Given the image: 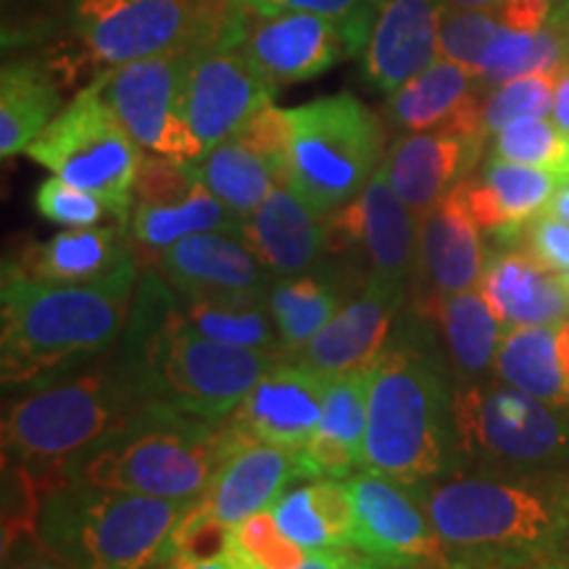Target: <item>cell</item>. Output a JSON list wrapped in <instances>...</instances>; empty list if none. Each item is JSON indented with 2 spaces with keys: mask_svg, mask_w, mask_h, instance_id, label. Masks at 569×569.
Here are the masks:
<instances>
[{
  "mask_svg": "<svg viewBox=\"0 0 569 569\" xmlns=\"http://www.w3.org/2000/svg\"><path fill=\"white\" fill-rule=\"evenodd\" d=\"M478 224L461 201L459 184L443 201L419 217L417 267L409 284V303H432L438 298L478 288L488 251Z\"/></svg>",
  "mask_w": 569,
  "mask_h": 569,
  "instance_id": "obj_19",
  "label": "cell"
},
{
  "mask_svg": "<svg viewBox=\"0 0 569 569\" xmlns=\"http://www.w3.org/2000/svg\"><path fill=\"white\" fill-rule=\"evenodd\" d=\"M246 13L222 38L193 48L184 71V122L203 156L243 127L256 111L274 103L277 90L243 46Z\"/></svg>",
  "mask_w": 569,
  "mask_h": 569,
  "instance_id": "obj_12",
  "label": "cell"
},
{
  "mask_svg": "<svg viewBox=\"0 0 569 569\" xmlns=\"http://www.w3.org/2000/svg\"><path fill=\"white\" fill-rule=\"evenodd\" d=\"M124 230V224L67 227L42 243H30L11 261L40 282H96L134 259L130 251L132 238Z\"/></svg>",
  "mask_w": 569,
  "mask_h": 569,
  "instance_id": "obj_31",
  "label": "cell"
},
{
  "mask_svg": "<svg viewBox=\"0 0 569 569\" xmlns=\"http://www.w3.org/2000/svg\"><path fill=\"white\" fill-rule=\"evenodd\" d=\"M561 177L543 169L522 167L488 156L480 172L459 182L465 209L486 238L501 246H515L525 227L549 209Z\"/></svg>",
  "mask_w": 569,
  "mask_h": 569,
  "instance_id": "obj_24",
  "label": "cell"
},
{
  "mask_svg": "<svg viewBox=\"0 0 569 569\" xmlns=\"http://www.w3.org/2000/svg\"><path fill=\"white\" fill-rule=\"evenodd\" d=\"M348 490L356 515V549L393 569H427L448 559L415 488L365 469L348 478Z\"/></svg>",
  "mask_w": 569,
  "mask_h": 569,
  "instance_id": "obj_15",
  "label": "cell"
},
{
  "mask_svg": "<svg viewBox=\"0 0 569 569\" xmlns=\"http://www.w3.org/2000/svg\"><path fill=\"white\" fill-rule=\"evenodd\" d=\"M551 119L569 134V61L565 63V69H561V74H559L557 96H553Z\"/></svg>",
  "mask_w": 569,
  "mask_h": 569,
  "instance_id": "obj_47",
  "label": "cell"
},
{
  "mask_svg": "<svg viewBox=\"0 0 569 569\" xmlns=\"http://www.w3.org/2000/svg\"><path fill=\"white\" fill-rule=\"evenodd\" d=\"M482 138H467L453 132H407L396 134L388 148L386 172L396 196L409 206L417 217L475 174L482 148Z\"/></svg>",
  "mask_w": 569,
  "mask_h": 569,
  "instance_id": "obj_25",
  "label": "cell"
},
{
  "mask_svg": "<svg viewBox=\"0 0 569 569\" xmlns=\"http://www.w3.org/2000/svg\"><path fill=\"white\" fill-rule=\"evenodd\" d=\"M480 296L507 327L559 325L569 319V284L530 251L507 246L490 251L478 282Z\"/></svg>",
  "mask_w": 569,
  "mask_h": 569,
  "instance_id": "obj_26",
  "label": "cell"
},
{
  "mask_svg": "<svg viewBox=\"0 0 569 569\" xmlns=\"http://www.w3.org/2000/svg\"><path fill=\"white\" fill-rule=\"evenodd\" d=\"M369 372H351L327 380L322 422L303 448L309 480H348L365 469Z\"/></svg>",
  "mask_w": 569,
  "mask_h": 569,
  "instance_id": "obj_29",
  "label": "cell"
},
{
  "mask_svg": "<svg viewBox=\"0 0 569 569\" xmlns=\"http://www.w3.org/2000/svg\"><path fill=\"white\" fill-rule=\"evenodd\" d=\"M469 569H472V567H469Z\"/></svg>",
  "mask_w": 569,
  "mask_h": 569,
  "instance_id": "obj_56",
  "label": "cell"
},
{
  "mask_svg": "<svg viewBox=\"0 0 569 569\" xmlns=\"http://www.w3.org/2000/svg\"><path fill=\"white\" fill-rule=\"evenodd\" d=\"M327 380L293 359H282L256 382L232 411L246 438L288 451H303L322 422Z\"/></svg>",
  "mask_w": 569,
  "mask_h": 569,
  "instance_id": "obj_22",
  "label": "cell"
},
{
  "mask_svg": "<svg viewBox=\"0 0 569 569\" xmlns=\"http://www.w3.org/2000/svg\"><path fill=\"white\" fill-rule=\"evenodd\" d=\"M551 21L559 27L561 34L567 38V46H569V0H553Z\"/></svg>",
  "mask_w": 569,
  "mask_h": 569,
  "instance_id": "obj_50",
  "label": "cell"
},
{
  "mask_svg": "<svg viewBox=\"0 0 569 569\" xmlns=\"http://www.w3.org/2000/svg\"><path fill=\"white\" fill-rule=\"evenodd\" d=\"M407 309L425 322L432 346L453 377V386L482 380L493 372L503 325L488 309L478 288L443 296L432 303L407 301Z\"/></svg>",
  "mask_w": 569,
  "mask_h": 569,
  "instance_id": "obj_28",
  "label": "cell"
},
{
  "mask_svg": "<svg viewBox=\"0 0 569 569\" xmlns=\"http://www.w3.org/2000/svg\"><path fill=\"white\" fill-rule=\"evenodd\" d=\"M409 301L407 284L367 280L351 301L327 322L293 361L311 372L332 377L369 372L393 340L396 325Z\"/></svg>",
  "mask_w": 569,
  "mask_h": 569,
  "instance_id": "obj_16",
  "label": "cell"
},
{
  "mask_svg": "<svg viewBox=\"0 0 569 569\" xmlns=\"http://www.w3.org/2000/svg\"><path fill=\"white\" fill-rule=\"evenodd\" d=\"M446 9H482V6H493L498 0H443Z\"/></svg>",
  "mask_w": 569,
  "mask_h": 569,
  "instance_id": "obj_51",
  "label": "cell"
},
{
  "mask_svg": "<svg viewBox=\"0 0 569 569\" xmlns=\"http://www.w3.org/2000/svg\"><path fill=\"white\" fill-rule=\"evenodd\" d=\"M227 553L238 561L240 569H296L309 559L311 551L284 536L272 509H267L234 525Z\"/></svg>",
  "mask_w": 569,
  "mask_h": 569,
  "instance_id": "obj_39",
  "label": "cell"
},
{
  "mask_svg": "<svg viewBox=\"0 0 569 569\" xmlns=\"http://www.w3.org/2000/svg\"><path fill=\"white\" fill-rule=\"evenodd\" d=\"M353 288L365 282L351 269L327 259L322 267L296 277H280L267 296L269 315L280 336L284 359H293L332 317L343 309Z\"/></svg>",
  "mask_w": 569,
  "mask_h": 569,
  "instance_id": "obj_30",
  "label": "cell"
},
{
  "mask_svg": "<svg viewBox=\"0 0 569 569\" xmlns=\"http://www.w3.org/2000/svg\"><path fill=\"white\" fill-rule=\"evenodd\" d=\"M238 11L248 17H264V13H282V11H306L319 13L338 21L351 42V56L359 59L365 48L369 24H372L377 0H232Z\"/></svg>",
  "mask_w": 569,
  "mask_h": 569,
  "instance_id": "obj_41",
  "label": "cell"
},
{
  "mask_svg": "<svg viewBox=\"0 0 569 569\" xmlns=\"http://www.w3.org/2000/svg\"><path fill=\"white\" fill-rule=\"evenodd\" d=\"M427 569H469V567H467V565H461V561L446 559V561H440V565H436V567H427Z\"/></svg>",
  "mask_w": 569,
  "mask_h": 569,
  "instance_id": "obj_53",
  "label": "cell"
},
{
  "mask_svg": "<svg viewBox=\"0 0 569 569\" xmlns=\"http://www.w3.org/2000/svg\"><path fill=\"white\" fill-rule=\"evenodd\" d=\"M109 69L77 92L27 156L53 177L103 198L119 224H130L134 182L146 151L132 140L106 98Z\"/></svg>",
  "mask_w": 569,
  "mask_h": 569,
  "instance_id": "obj_10",
  "label": "cell"
},
{
  "mask_svg": "<svg viewBox=\"0 0 569 569\" xmlns=\"http://www.w3.org/2000/svg\"><path fill=\"white\" fill-rule=\"evenodd\" d=\"M365 469L411 488L457 469L453 377L409 309L388 351L369 369Z\"/></svg>",
  "mask_w": 569,
  "mask_h": 569,
  "instance_id": "obj_4",
  "label": "cell"
},
{
  "mask_svg": "<svg viewBox=\"0 0 569 569\" xmlns=\"http://www.w3.org/2000/svg\"><path fill=\"white\" fill-rule=\"evenodd\" d=\"M234 138L243 140L253 151L267 156L269 161L280 169L288 182L290 177V140H293V124H290V111L277 109L274 103L264 106L253 113L248 122L234 132Z\"/></svg>",
  "mask_w": 569,
  "mask_h": 569,
  "instance_id": "obj_43",
  "label": "cell"
},
{
  "mask_svg": "<svg viewBox=\"0 0 569 569\" xmlns=\"http://www.w3.org/2000/svg\"><path fill=\"white\" fill-rule=\"evenodd\" d=\"M238 17L232 0H74L71 27L88 59L117 69L206 46Z\"/></svg>",
  "mask_w": 569,
  "mask_h": 569,
  "instance_id": "obj_11",
  "label": "cell"
},
{
  "mask_svg": "<svg viewBox=\"0 0 569 569\" xmlns=\"http://www.w3.org/2000/svg\"><path fill=\"white\" fill-rule=\"evenodd\" d=\"M3 569H77L67 559L56 557V553L42 543L40 536L19 540L17 546L3 551Z\"/></svg>",
  "mask_w": 569,
  "mask_h": 569,
  "instance_id": "obj_45",
  "label": "cell"
},
{
  "mask_svg": "<svg viewBox=\"0 0 569 569\" xmlns=\"http://www.w3.org/2000/svg\"><path fill=\"white\" fill-rule=\"evenodd\" d=\"M159 569H240L238 561H234L230 553H222V557L213 559H190V557H174L169 559L167 565Z\"/></svg>",
  "mask_w": 569,
  "mask_h": 569,
  "instance_id": "obj_48",
  "label": "cell"
},
{
  "mask_svg": "<svg viewBox=\"0 0 569 569\" xmlns=\"http://www.w3.org/2000/svg\"><path fill=\"white\" fill-rule=\"evenodd\" d=\"M559 71H540L509 80L498 88L488 90L486 103H482V132L490 140V134L511 122L530 117H551L553 96H557Z\"/></svg>",
  "mask_w": 569,
  "mask_h": 569,
  "instance_id": "obj_40",
  "label": "cell"
},
{
  "mask_svg": "<svg viewBox=\"0 0 569 569\" xmlns=\"http://www.w3.org/2000/svg\"><path fill=\"white\" fill-rule=\"evenodd\" d=\"M296 569H393L382 561H377L369 553L359 549H327V551H311L309 559Z\"/></svg>",
  "mask_w": 569,
  "mask_h": 569,
  "instance_id": "obj_46",
  "label": "cell"
},
{
  "mask_svg": "<svg viewBox=\"0 0 569 569\" xmlns=\"http://www.w3.org/2000/svg\"><path fill=\"white\" fill-rule=\"evenodd\" d=\"M138 256L96 282L27 277L11 259L0 274V380L17 390L111 353L122 340L140 280Z\"/></svg>",
  "mask_w": 569,
  "mask_h": 569,
  "instance_id": "obj_2",
  "label": "cell"
},
{
  "mask_svg": "<svg viewBox=\"0 0 569 569\" xmlns=\"http://www.w3.org/2000/svg\"><path fill=\"white\" fill-rule=\"evenodd\" d=\"M243 46L274 88L315 80L351 56V42L338 21L306 11L246 13Z\"/></svg>",
  "mask_w": 569,
  "mask_h": 569,
  "instance_id": "obj_20",
  "label": "cell"
},
{
  "mask_svg": "<svg viewBox=\"0 0 569 569\" xmlns=\"http://www.w3.org/2000/svg\"><path fill=\"white\" fill-rule=\"evenodd\" d=\"M240 222L227 206L211 193L206 184L198 180L193 190L184 196L169 198L161 203H134L130 224L132 243L140 248L142 253L159 256L167 251L169 246L180 243V240L190 238V234L201 232H238Z\"/></svg>",
  "mask_w": 569,
  "mask_h": 569,
  "instance_id": "obj_33",
  "label": "cell"
},
{
  "mask_svg": "<svg viewBox=\"0 0 569 569\" xmlns=\"http://www.w3.org/2000/svg\"><path fill=\"white\" fill-rule=\"evenodd\" d=\"M546 213H551V217H557L561 222L569 224V180L559 184L557 193H553V198L549 201Z\"/></svg>",
  "mask_w": 569,
  "mask_h": 569,
  "instance_id": "obj_49",
  "label": "cell"
},
{
  "mask_svg": "<svg viewBox=\"0 0 569 569\" xmlns=\"http://www.w3.org/2000/svg\"><path fill=\"white\" fill-rule=\"evenodd\" d=\"M453 451L457 467L480 472L569 469V411L507 382H459L453 386Z\"/></svg>",
  "mask_w": 569,
  "mask_h": 569,
  "instance_id": "obj_9",
  "label": "cell"
},
{
  "mask_svg": "<svg viewBox=\"0 0 569 569\" xmlns=\"http://www.w3.org/2000/svg\"><path fill=\"white\" fill-rule=\"evenodd\" d=\"M522 248L557 274H569V224L551 213H540L522 232Z\"/></svg>",
  "mask_w": 569,
  "mask_h": 569,
  "instance_id": "obj_44",
  "label": "cell"
},
{
  "mask_svg": "<svg viewBox=\"0 0 569 569\" xmlns=\"http://www.w3.org/2000/svg\"><path fill=\"white\" fill-rule=\"evenodd\" d=\"M232 430L230 451L219 461L217 472L201 493V507L230 528L259 511L272 509L282 490L293 482L309 480L301 451L259 443L246 438L234 425Z\"/></svg>",
  "mask_w": 569,
  "mask_h": 569,
  "instance_id": "obj_23",
  "label": "cell"
},
{
  "mask_svg": "<svg viewBox=\"0 0 569 569\" xmlns=\"http://www.w3.org/2000/svg\"><path fill=\"white\" fill-rule=\"evenodd\" d=\"M415 493L448 559L472 569H532L569 543V469H459Z\"/></svg>",
  "mask_w": 569,
  "mask_h": 569,
  "instance_id": "obj_1",
  "label": "cell"
},
{
  "mask_svg": "<svg viewBox=\"0 0 569 569\" xmlns=\"http://www.w3.org/2000/svg\"><path fill=\"white\" fill-rule=\"evenodd\" d=\"M190 507L67 480L42 501L38 532L77 569H159L174 557V532Z\"/></svg>",
  "mask_w": 569,
  "mask_h": 569,
  "instance_id": "obj_7",
  "label": "cell"
},
{
  "mask_svg": "<svg viewBox=\"0 0 569 569\" xmlns=\"http://www.w3.org/2000/svg\"><path fill=\"white\" fill-rule=\"evenodd\" d=\"M419 217L396 196L386 167L353 201L325 217L327 259L351 269L361 282L411 284L417 267Z\"/></svg>",
  "mask_w": 569,
  "mask_h": 569,
  "instance_id": "obj_13",
  "label": "cell"
},
{
  "mask_svg": "<svg viewBox=\"0 0 569 569\" xmlns=\"http://www.w3.org/2000/svg\"><path fill=\"white\" fill-rule=\"evenodd\" d=\"M240 238L274 280L311 272L327 261L325 217L290 184H277L272 196L243 219Z\"/></svg>",
  "mask_w": 569,
  "mask_h": 569,
  "instance_id": "obj_27",
  "label": "cell"
},
{
  "mask_svg": "<svg viewBox=\"0 0 569 569\" xmlns=\"http://www.w3.org/2000/svg\"><path fill=\"white\" fill-rule=\"evenodd\" d=\"M117 356L148 403L222 422L282 356L217 343L182 325L174 290L156 269L140 272Z\"/></svg>",
  "mask_w": 569,
  "mask_h": 569,
  "instance_id": "obj_3",
  "label": "cell"
},
{
  "mask_svg": "<svg viewBox=\"0 0 569 569\" xmlns=\"http://www.w3.org/2000/svg\"><path fill=\"white\" fill-rule=\"evenodd\" d=\"M486 84L457 61L440 56L407 84L390 92L380 117L390 130L407 132H453L482 138V103Z\"/></svg>",
  "mask_w": 569,
  "mask_h": 569,
  "instance_id": "obj_21",
  "label": "cell"
},
{
  "mask_svg": "<svg viewBox=\"0 0 569 569\" xmlns=\"http://www.w3.org/2000/svg\"><path fill=\"white\" fill-rule=\"evenodd\" d=\"M230 419L184 415L163 403H146L122 430L67 469V480L172 501H196L230 451Z\"/></svg>",
  "mask_w": 569,
  "mask_h": 569,
  "instance_id": "obj_6",
  "label": "cell"
},
{
  "mask_svg": "<svg viewBox=\"0 0 569 569\" xmlns=\"http://www.w3.org/2000/svg\"><path fill=\"white\" fill-rule=\"evenodd\" d=\"M559 557H565V559H569V543L565 546V551H561V553H559Z\"/></svg>",
  "mask_w": 569,
  "mask_h": 569,
  "instance_id": "obj_54",
  "label": "cell"
},
{
  "mask_svg": "<svg viewBox=\"0 0 569 569\" xmlns=\"http://www.w3.org/2000/svg\"><path fill=\"white\" fill-rule=\"evenodd\" d=\"M61 90L38 61H9L0 69V156L27 153L59 117Z\"/></svg>",
  "mask_w": 569,
  "mask_h": 569,
  "instance_id": "obj_34",
  "label": "cell"
},
{
  "mask_svg": "<svg viewBox=\"0 0 569 569\" xmlns=\"http://www.w3.org/2000/svg\"><path fill=\"white\" fill-rule=\"evenodd\" d=\"M272 515L284 536L306 551L356 549L353 498L343 480H301L282 490Z\"/></svg>",
  "mask_w": 569,
  "mask_h": 569,
  "instance_id": "obj_32",
  "label": "cell"
},
{
  "mask_svg": "<svg viewBox=\"0 0 569 569\" xmlns=\"http://www.w3.org/2000/svg\"><path fill=\"white\" fill-rule=\"evenodd\" d=\"M443 0H377L365 48L361 77L369 88L390 96L440 59Z\"/></svg>",
  "mask_w": 569,
  "mask_h": 569,
  "instance_id": "obj_18",
  "label": "cell"
},
{
  "mask_svg": "<svg viewBox=\"0 0 569 569\" xmlns=\"http://www.w3.org/2000/svg\"><path fill=\"white\" fill-rule=\"evenodd\" d=\"M565 280H567V284H569V274H567V277H565Z\"/></svg>",
  "mask_w": 569,
  "mask_h": 569,
  "instance_id": "obj_55",
  "label": "cell"
},
{
  "mask_svg": "<svg viewBox=\"0 0 569 569\" xmlns=\"http://www.w3.org/2000/svg\"><path fill=\"white\" fill-rule=\"evenodd\" d=\"M213 196L243 222L272 196L277 184H288L267 156L253 151L234 134L211 148L203 159L190 161Z\"/></svg>",
  "mask_w": 569,
  "mask_h": 569,
  "instance_id": "obj_36",
  "label": "cell"
},
{
  "mask_svg": "<svg viewBox=\"0 0 569 569\" xmlns=\"http://www.w3.org/2000/svg\"><path fill=\"white\" fill-rule=\"evenodd\" d=\"M532 569H569V559L565 557H557V559H549V561H540Z\"/></svg>",
  "mask_w": 569,
  "mask_h": 569,
  "instance_id": "obj_52",
  "label": "cell"
},
{
  "mask_svg": "<svg viewBox=\"0 0 569 569\" xmlns=\"http://www.w3.org/2000/svg\"><path fill=\"white\" fill-rule=\"evenodd\" d=\"M493 375L507 386L569 411V390L557 351V325L507 327Z\"/></svg>",
  "mask_w": 569,
  "mask_h": 569,
  "instance_id": "obj_35",
  "label": "cell"
},
{
  "mask_svg": "<svg viewBox=\"0 0 569 569\" xmlns=\"http://www.w3.org/2000/svg\"><path fill=\"white\" fill-rule=\"evenodd\" d=\"M34 209L42 219L61 227H98L106 217H113L103 198L63 182L61 177H48L46 182H40Z\"/></svg>",
  "mask_w": 569,
  "mask_h": 569,
  "instance_id": "obj_42",
  "label": "cell"
},
{
  "mask_svg": "<svg viewBox=\"0 0 569 569\" xmlns=\"http://www.w3.org/2000/svg\"><path fill=\"white\" fill-rule=\"evenodd\" d=\"M153 259L174 293L201 301H267L274 282L238 232L190 234Z\"/></svg>",
  "mask_w": 569,
  "mask_h": 569,
  "instance_id": "obj_17",
  "label": "cell"
},
{
  "mask_svg": "<svg viewBox=\"0 0 569 569\" xmlns=\"http://www.w3.org/2000/svg\"><path fill=\"white\" fill-rule=\"evenodd\" d=\"M488 156L569 180V134L551 117H530L490 134Z\"/></svg>",
  "mask_w": 569,
  "mask_h": 569,
  "instance_id": "obj_38",
  "label": "cell"
},
{
  "mask_svg": "<svg viewBox=\"0 0 569 569\" xmlns=\"http://www.w3.org/2000/svg\"><path fill=\"white\" fill-rule=\"evenodd\" d=\"M117 348L13 390L3 409V459L67 480V469L146 407Z\"/></svg>",
  "mask_w": 569,
  "mask_h": 569,
  "instance_id": "obj_5",
  "label": "cell"
},
{
  "mask_svg": "<svg viewBox=\"0 0 569 569\" xmlns=\"http://www.w3.org/2000/svg\"><path fill=\"white\" fill-rule=\"evenodd\" d=\"M290 111L288 184L317 213L353 201L388 156V124L351 92L325 96Z\"/></svg>",
  "mask_w": 569,
  "mask_h": 569,
  "instance_id": "obj_8",
  "label": "cell"
},
{
  "mask_svg": "<svg viewBox=\"0 0 569 569\" xmlns=\"http://www.w3.org/2000/svg\"><path fill=\"white\" fill-rule=\"evenodd\" d=\"M190 53L193 48L132 61L106 77V98L142 151L184 163L203 159L182 111Z\"/></svg>",
  "mask_w": 569,
  "mask_h": 569,
  "instance_id": "obj_14",
  "label": "cell"
},
{
  "mask_svg": "<svg viewBox=\"0 0 569 569\" xmlns=\"http://www.w3.org/2000/svg\"><path fill=\"white\" fill-rule=\"evenodd\" d=\"M174 306L182 325L198 336L234 348L269 351L284 359L267 301H201L174 293Z\"/></svg>",
  "mask_w": 569,
  "mask_h": 569,
  "instance_id": "obj_37",
  "label": "cell"
}]
</instances>
